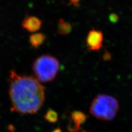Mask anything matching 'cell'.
Instances as JSON below:
<instances>
[{"label":"cell","instance_id":"1","mask_svg":"<svg viewBox=\"0 0 132 132\" xmlns=\"http://www.w3.org/2000/svg\"><path fill=\"white\" fill-rule=\"evenodd\" d=\"M11 110L19 114H34L45 99L44 86L36 78L20 75L12 71L9 77Z\"/></svg>","mask_w":132,"mask_h":132},{"label":"cell","instance_id":"2","mask_svg":"<svg viewBox=\"0 0 132 132\" xmlns=\"http://www.w3.org/2000/svg\"><path fill=\"white\" fill-rule=\"evenodd\" d=\"M119 110L117 100L112 96L100 94L94 98L89 108V112L99 120L110 121L115 118Z\"/></svg>","mask_w":132,"mask_h":132},{"label":"cell","instance_id":"3","mask_svg":"<svg viewBox=\"0 0 132 132\" xmlns=\"http://www.w3.org/2000/svg\"><path fill=\"white\" fill-rule=\"evenodd\" d=\"M60 68L59 61L50 55L39 56L32 64V70L35 78L42 82H50L54 80Z\"/></svg>","mask_w":132,"mask_h":132},{"label":"cell","instance_id":"4","mask_svg":"<svg viewBox=\"0 0 132 132\" xmlns=\"http://www.w3.org/2000/svg\"><path fill=\"white\" fill-rule=\"evenodd\" d=\"M104 35L101 31L92 28L87 35L86 43L89 51H98L102 47Z\"/></svg>","mask_w":132,"mask_h":132},{"label":"cell","instance_id":"5","mask_svg":"<svg viewBox=\"0 0 132 132\" xmlns=\"http://www.w3.org/2000/svg\"><path fill=\"white\" fill-rule=\"evenodd\" d=\"M88 116L80 111L74 110L71 113V123L68 126L70 132H78L80 126L86 122Z\"/></svg>","mask_w":132,"mask_h":132},{"label":"cell","instance_id":"6","mask_svg":"<svg viewBox=\"0 0 132 132\" xmlns=\"http://www.w3.org/2000/svg\"><path fill=\"white\" fill-rule=\"evenodd\" d=\"M42 21L35 16L29 15L22 22V26L24 29L30 32H35L40 29L42 26Z\"/></svg>","mask_w":132,"mask_h":132},{"label":"cell","instance_id":"7","mask_svg":"<svg viewBox=\"0 0 132 132\" xmlns=\"http://www.w3.org/2000/svg\"><path fill=\"white\" fill-rule=\"evenodd\" d=\"M45 40H46V36L40 32L33 33L29 38L30 44L35 48H39L44 43Z\"/></svg>","mask_w":132,"mask_h":132},{"label":"cell","instance_id":"8","mask_svg":"<svg viewBox=\"0 0 132 132\" xmlns=\"http://www.w3.org/2000/svg\"><path fill=\"white\" fill-rule=\"evenodd\" d=\"M72 30V26L68 22H65L63 19H60L59 21V26L57 28V32L60 35H66L71 32Z\"/></svg>","mask_w":132,"mask_h":132},{"label":"cell","instance_id":"9","mask_svg":"<svg viewBox=\"0 0 132 132\" xmlns=\"http://www.w3.org/2000/svg\"><path fill=\"white\" fill-rule=\"evenodd\" d=\"M45 119L46 121L51 123H56L58 121L59 115L57 112L53 110H48L44 116Z\"/></svg>","mask_w":132,"mask_h":132},{"label":"cell","instance_id":"10","mask_svg":"<svg viewBox=\"0 0 132 132\" xmlns=\"http://www.w3.org/2000/svg\"><path fill=\"white\" fill-rule=\"evenodd\" d=\"M81 1V0H69L68 5L69 6H73L76 7H79L80 6Z\"/></svg>","mask_w":132,"mask_h":132},{"label":"cell","instance_id":"11","mask_svg":"<svg viewBox=\"0 0 132 132\" xmlns=\"http://www.w3.org/2000/svg\"><path fill=\"white\" fill-rule=\"evenodd\" d=\"M110 20L112 23H116L118 20V16L116 14H111L110 15Z\"/></svg>","mask_w":132,"mask_h":132},{"label":"cell","instance_id":"12","mask_svg":"<svg viewBox=\"0 0 132 132\" xmlns=\"http://www.w3.org/2000/svg\"><path fill=\"white\" fill-rule=\"evenodd\" d=\"M103 59H104V60H105V61L110 60L111 59L110 53L109 52H107V51L105 52L104 55H103Z\"/></svg>","mask_w":132,"mask_h":132},{"label":"cell","instance_id":"13","mask_svg":"<svg viewBox=\"0 0 132 132\" xmlns=\"http://www.w3.org/2000/svg\"><path fill=\"white\" fill-rule=\"evenodd\" d=\"M51 132H62V130L60 128H56L55 129H54Z\"/></svg>","mask_w":132,"mask_h":132},{"label":"cell","instance_id":"14","mask_svg":"<svg viewBox=\"0 0 132 132\" xmlns=\"http://www.w3.org/2000/svg\"><path fill=\"white\" fill-rule=\"evenodd\" d=\"M82 132H88V131H86V130H82Z\"/></svg>","mask_w":132,"mask_h":132}]
</instances>
